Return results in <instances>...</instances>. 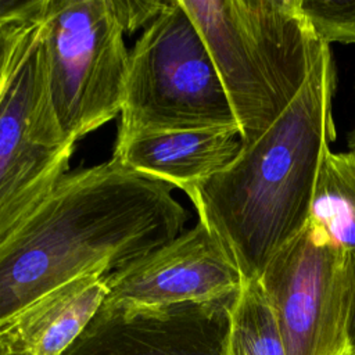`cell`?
Wrapping results in <instances>:
<instances>
[{
  "label": "cell",
  "mask_w": 355,
  "mask_h": 355,
  "mask_svg": "<svg viewBox=\"0 0 355 355\" xmlns=\"http://www.w3.org/2000/svg\"><path fill=\"white\" fill-rule=\"evenodd\" d=\"M125 33L146 29L169 4V0H110Z\"/></svg>",
  "instance_id": "obj_16"
},
{
  "label": "cell",
  "mask_w": 355,
  "mask_h": 355,
  "mask_svg": "<svg viewBox=\"0 0 355 355\" xmlns=\"http://www.w3.org/2000/svg\"><path fill=\"white\" fill-rule=\"evenodd\" d=\"M75 144L50 103L40 21L0 98V240L69 172Z\"/></svg>",
  "instance_id": "obj_6"
},
{
  "label": "cell",
  "mask_w": 355,
  "mask_h": 355,
  "mask_svg": "<svg viewBox=\"0 0 355 355\" xmlns=\"http://www.w3.org/2000/svg\"><path fill=\"white\" fill-rule=\"evenodd\" d=\"M233 300L157 308L103 304L64 355H226Z\"/></svg>",
  "instance_id": "obj_9"
},
{
  "label": "cell",
  "mask_w": 355,
  "mask_h": 355,
  "mask_svg": "<svg viewBox=\"0 0 355 355\" xmlns=\"http://www.w3.org/2000/svg\"><path fill=\"white\" fill-rule=\"evenodd\" d=\"M336 69L326 46L284 112L190 196L243 282L258 280L311 218L318 175L336 139Z\"/></svg>",
  "instance_id": "obj_2"
},
{
  "label": "cell",
  "mask_w": 355,
  "mask_h": 355,
  "mask_svg": "<svg viewBox=\"0 0 355 355\" xmlns=\"http://www.w3.org/2000/svg\"><path fill=\"white\" fill-rule=\"evenodd\" d=\"M226 355H287L277 320L258 280L243 282L230 305Z\"/></svg>",
  "instance_id": "obj_13"
},
{
  "label": "cell",
  "mask_w": 355,
  "mask_h": 355,
  "mask_svg": "<svg viewBox=\"0 0 355 355\" xmlns=\"http://www.w3.org/2000/svg\"><path fill=\"white\" fill-rule=\"evenodd\" d=\"M258 283L277 320L287 355L348 352L345 250L309 219L266 265Z\"/></svg>",
  "instance_id": "obj_7"
},
{
  "label": "cell",
  "mask_w": 355,
  "mask_h": 355,
  "mask_svg": "<svg viewBox=\"0 0 355 355\" xmlns=\"http://www.w3.org/2000/svg\"><path fill=\"white\" fill-rule=\"evenodd\" d=\"M110 0H47L42 47L50 103L76 143L121 114L129 49Z\"/></svg>",
  "instance_id": "obj_5"
},
{
  "label": "cell",
  "mask_w": 355,
  "mask_h": 355,
  "mask_svg": "<svg viewBox=\"0 0 355 355\" xmlns=\"http://www.w3.org/2000/svg\"><path fill=\"white\" fill-rule=\"evenodd\" d=\"M345 266H347V279H348L347 343H348V351L355 352V250L345 251Z\"/></svg>",
  "instance_id": "obj_18"
},
{
  "label": "cell",
  "mask_w": 355,
  "mask_h": 355,
  "mask_svg": "<svg viewBox=\"0 0 355 355\" xmlns=\"http://www.w3.org/2000/svg\"><path fill=\"white\" fill-rule=\"evenodd\" d=\"M179 1L211 55L241 144H248L284 112L329 44L297 0Z\"/></svg>",
  "instance_id": "obj_3"
},
{
  "label": "cell",
  "mask_w": 355,
  "mask_h": 355,
  "mask_svg": "<svg viewBox=\"0 0 355 355\" xmlns=\"http://www.w3.org/2000/svg\"><path fill=\"white\" fill-rule=\"evenodd\" d=\"M115 141L154 132L239 129L211 55L179 0H169L129 50Z\"/></svg>",
  "instance_id": "obj_4"
},
{
  "label": "cell",
  "mask_w": 355,
  "mask_h": 355,
  "mask_svg": "<svg viewBox=\"0 0 355 355\" xmlns=\"http://www.w3.org/2000/svg\"><path fill=\"white\" fill-rule=\"evenodd\" d=\"M236 128L154 132L115 141L112 157L146 178L178 187L189 197L240 151Z\"/></svg>",
  "instance_id": "obj_10"
},
{
  "label": "cell",
  "mask_w": 355,
  "mask_h": 355,
  "mask_svg": "<svg viewBox=\"0 0 355 355\" xmlns=\"http://www.w3.org/2000/svg\"><path fill=\"white\" fill-rule=\"evenodd\" d=\"M47 0H0V25L42 18Z\"/></svg>",
  "instance_id": "obj_17"
},
{
  "label": "cell",
  "mask_w": 355,
  "mask_h": 355,
  "mask_svg": "<svg viewBox=\"0 0 355 355\" xmlns=\"http://www.w3.org/2000/svg\"><path fill=\"white\" fill-rule=\"evenodd\" d=\"M42 18L0 25V98L18 60Z\"/></svg>",
  "instance_id": "obj_15"
},
{
  "label": "cell",
  "mask_w": 355,
  "mask_h": 355,
  "mask_svg": "<svg viewBox=\"0 0 355 355\" xmlns=\"http://www.w3.org/2000/svg\"><path fill=\"white\" fill-rule=\"evenodd\" d=\"M107 275L78 277L0 326V355H64L104 304Z\"/></svg>",
  "instance_id": "obj_11"
},
{
  "label": "cell",
  "mask_w": 355,
  "mask_h": 355,
  "mask_svg": "<svg viewBox=\"0 0 355 355\" xmlns=\"http://www.w3.org/2000/svg\"><path fill=\"white\" fill-rule=\"evenodd\" d=\"M104 304L157 308L234 298L243 277L219 239L200 220L105 276Z\"/></svg>",
  "instance_id": "obj_8"
},
{
  "label": "cell",
  "mask_w": 355,
  "mask_h": 355,
  "mask_svg": "<svg viewBox=\"0 0 355 355\" xmlns=\"http://www.w3.org/2000/svg\"><path fill=\"white\" fill-rule=\"evenodd\" d=\"M347 143H348V150L355 154V119H354V126H352V129L348 133Z\"/></svg>",
  "instance_id": "obj_19"
},
{
  "label": "cell",
  "mask_w": 355,
  "mask_h": 355,
  "mask_svg": "<svg viewBox=\"0 0 355 355\" xmlns=\"http://www.w3.org/2000/svg\"><path fill=\"white\" fill-rule=\"evenodd\" d=\"M344 355H355V352H351V351H348V352H345Z\"/></svg>",
  "instance_id": "obj_20"
},
{
  "label": "cell",
  "mask_w": 355,
  "mask_h": 355,
  "mask_svg": "<svg viewBox=\"0 0 355 355\" xmlns=\"http://www.w3.org/2000/svg\"><path fill=\"white\" fill-rule=\"evenodd\" d=\"M187 218L171 186L115 157L67 172L0 240V326L57 287L165 244Z\"/></svg>",
  "instance_id": "obj_1"
},
{
  "label": "cell",
  "mask_w": 355,
  "mask_h": 355,
  "mask_svg": "<svg viewBox=\"0 0 355 355\" xmlns=\"http://www.w3.org/2000/svg\"><path fill=\"white\" fill-rule=\"evenodd\" d=\"M309 219L322 226L341 248L355 250L354 153H327L318 175Z\"/></svg>",
  "instance_id": "obj_12"
},
{
  "label": "cell",
  "mask_w": 355,
  "mask_h": 355,
  "mask_svg": "<svg viewBox=\"0 0 355 355\" xmlns=\"http://www.w3.org/2000/svg\"><path fill=\"white\" fill-rule=\"evenodd\" d=\"M297 4L322 43H355V0H297Z\"/></svg>",
  "instance_id": "obj_14"
}]
</instances>
